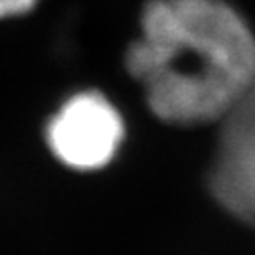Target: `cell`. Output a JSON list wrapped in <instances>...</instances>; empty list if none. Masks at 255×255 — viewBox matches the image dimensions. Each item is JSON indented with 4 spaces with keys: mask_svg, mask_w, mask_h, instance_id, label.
Wrapping results in <instances>:
<instances>
[{
    "mask_svg": "<svg viewBox=\"0 0 255 255\" xmlns=\"http://www.w3.org/2000/svg\"><path fill=\"white\" fill-rule=\"evenodd\" d=\"M38 0H0V19L27 15L36 8Z\"/></svg>",
    "mask_w": 255,
    "mask_h": 255,
    "instance_id": "277c9868",
    "label": "cell"
},
{
    "mask_svg": "<svg viewBox=\"0 0 255 255\" xmlns=\"http://www.w3.org/2000/svg\"><path fill=\"white\" fill-rule=\"evenodd\" d=\"M221 123L210 189L231 214L255 225V85Z\"/></svg>",
    "mask_w": 255,
    "mask_h": 255,
    "instance_id": "3957f363",
    "label": "cell"
},
{
    "mask_svg": "<svg viewBox=\"0 0 255 255\" xmlns=\"http://www.w3.org/2000/svg\"><path fill=\"white\" fill-rule=\"evenodd\" d=\"M125 68L159 119L223 121L254 89L255 36L223 0H147Z\"/></svg>",
    "mask_w": 255,
    "mask_h": 255,
    "instance_id": "6da1fadb",
    "label": "cell"
},
{
    "mask_svg": "<svg viewBox=\"0 0 255 255\" xmlns=\"http://www.w3.org/2000/svg\"><path fill=\"white\" fill-rule=\"evenodd\" d=\"M47 146L76 170L102 168L118 153L125 125L118 108L97 91L76 93L47 125Z\"/></svg>",
    "mask_w": 255,
    "mask_h": 255,
    "instance_id": "7a4b0ae2",
    "label": "cell"
}]
</instances>
